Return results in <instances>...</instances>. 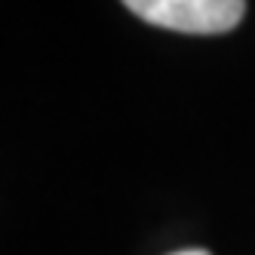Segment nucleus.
Instances as JSON below:
<instances>
[{
    "label": "nucleus",
    "instance_id": "2",
    "mask_svg": "<svg viewBox=\"0 0 255 255\" xmlns=\"http://www.w3.org/2000/svg\"><path fill=\"white\" fill-rule=\"evenodd\" d=\"M172 255H209L206 249H181V252H172Z\"/></svg>",
    "mask_w": 255,
    "mask_h": 255
},
{
    "label": "nucleus",
    "instance_id": "1",
    "mask_svg": "<svg viewBox=\"0 0 255 255\" xmlns=\"http://www.w3.org/2000/svg\"><path fill=\"white\" fill-rule=\"evenodd\" d=\"M141 22L181 34H225L240 25L246 0H123Z\"/></svg>",
    "mask_w": 255,
    "mask_h": 255
}]
</instances>
